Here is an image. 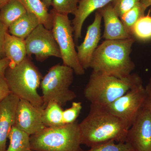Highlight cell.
<instances>
[{
  "label": "cell",
  "mask_w": 151,
  "mask_h": 151,
  "mask_svg": "<svg viewBox=\"0 0 151 151\" xmlns=\"http://www.w3.org/2000/svg\"><path fill=\"white\" fill-rule=\"evenodd\" d=\"M126 143L134 151H151V114L143 107L127 132Z\"/></svg>",
  "instance_id": "30bf717a"
},
{
  "label": "cell",
  "mask_w": 151,
  "mask_h": 151,
  "mask_svg": "<svg viewBox=\"0 0 151 151\" xmlns=\"http://www.w3.org/2000/svg\"><path fill=\"white\" fill-rule=\"evenodd\" d=\"M140 3L146 8L151 7V0H141Z\"/></svg>",
  "instance_id": "1f68e13d"
},
{
  "label": "cell",
  "mask_w": 151,
  "mask_h": 151,
  "mask_svg": "<svg viewBox=\"0 0 151 151\" xmlns=\"http://www.w3.org/2000/svg\"><path fill=\"white\" fill-rule=\"evenodd\" d=\"M97 11L104 21L103 37L105 40H119L134 37L124 27L111 3Z\"/></svg>",
  "instance_id": "5bb4252c"
},
{
  "label": "cell",
  "mask_w": 151,
  "mask_h": 151,
  "mask_svg": "<svg viewBox=\"0 0 151 151\" xmlns=\"http://www.w3.org/2000/svg\"><path fill=\"white\" fill-rule=\"evenodd\" d=\"M30 135L14 125L9 133V145L6 151H29L31 150Z\"/></svg>",
  "instance_id": "44dd1931"
},
{
  "label": "cell",
  "mask_w": 151,
  "mask_h": 151,
  "mask_svg": "<svg viewBox=\"0 0 151 151\" xmlns=\"http://www.w3.org/2000/svg\"><path fill=\"white\" fill-rule=\"evenodd\" d=\"M142 84V78L136 73L119 78L92 71L84 94L90 104L105 107L130 89Z\"/></svg>",
  "instance_id": "3957f363"
},
{
  "label": "cell",
  "mask_w": 151,
  "mask_h": 151,
  "mask_svg": "<svg viewBox=\"0 0 151 151\" xmlns=\"http://www.w3.org/2000/svg\"><path fill=\"white\" fill-rule=\"evenodd\" d=\"M45 107H37L26 100L20 99L16 114L14 126L31 136L45 127L42 121Z\"/></svg>",
  "instance_id": "8fae6325"
},
{
  "label": "cell",
  "mask_w": 151,
  "mask_h": 151,
  "mask_svg": "<svg viewBox=\"0 0 151 151\" xmlns=\"http://www.w3.org/2000/svg\"><path fill=\"white\" fill-rule=\"evenodd\" d=\"M40 24L35 15L27 12L9 27L8 32L12 35L25 40Z\"/></svg>",
  "instance_id": "e0dca14e"
},
{
  "label": "cell",
  "mask_w": 151,
  "mask_h": 151,
  "mask_svg": "<svg viewBox=\"0 0 151 151\" xmlns=\"http://www.w3.org/2000/svg\"><path fill=\"white\" fill-rule=\"evenodd\" d=\"M4 51L6 57L10 62V67L18 65L27 56L25 40L12 35L8 31L6 35Z\"/></svg>",
  "instance_id": "2e32d148"
},
{
  "label": "cell",
  "mask_w": 151,
  "mask_h": 151,
  "mask_svg": "<svg viewBox=\"0 0 151 151\" xmlns=\"http://www.w3.org/2000/svg\"><path fill=\"white\" fill-rule=\"evenodd\" d=\"M132 36L137 40L147 41L151 40V17L148 14L140 19L134 26Z\"/></svg>",
  "instance_id": "603a6c76"
},
{
  "label": "cell",
  "mask_w": 151,
  "mask_h": 151,
  "mask_svg": "<svg viewBox=\"0 0 151 151\" xmlns=\"http://www.w3.org/2000/svg\"><path fill=\"white\" fill-rule=\"evenodd\" d=\"M4 76L12 94L37 107L43 105L42 97L37 92L43 77L30 58L13 67L9 66Z\"/></svg>",
  "instance_id": "277c9868"
},
{
  "label": "cell",
  "mask_w": 151,
  "mask_h": 151,
  "mask_svg": "<svg viewBox=\"0 0 151 151\" xmlns=\"http://www.w3.org/2000/svg\"><path fill=\"white\" fill-rule=\"evenodd\" d=\"M81 151H134L133 148L127 143L116 142L109 141L90 147L87 150Z\"/></svg>",
  "instance_id": "d4e9b609"
},
{
  "label": "cell",
  "mask_w": 151,
  "mask_h": 151,
  "mask_svg": "<svg viewBox=\"0 0 151 151\" xmlns=\"http://www.w3.org/2000/svg\"><path fill=\"white\" fill-rule=\"evenodd\" d=\"M141 0H113L111 3L119 17L134 7Z\"/></svg>",
  "instance_id": "4316f807"
},
{
  "label": "cell",
  "mask_w": 151,
  "mask_h": 151,
  "mask_svg": "<svg viewBox=\"0 0 151 151\" xmlns=\"http://www.w3.org/2000/svg\"><path fill=\"white\" fill-rule=\"evenodd\" d=\"M79 127L81 145L90 148L111 141L125 143L129 129L124 122L105 107L92 104Z\"/></svg>",
  "instance_id": "6da1fadb"
},
{
  "label": "cell",
  "mask_w": 151,
  "mask_h": 151,
  "mask_svg": "<svg viewBox=\"0 0 151 151\" xmlns=\"http://www.w3.org/2000/svg\"><path fill=\"white\" fill-rule=\"evenodd\" d=\"M134 37L119 40H105L94 52L89 68L93 71L119 78L129 76L135 63L130 54Z\"/></svg>",
  "instance_id": "7a4b0ae2"
},
{
  "label": "cell",
  "mask_w": 151,
  "mask_h": 151,
  "mask_svg": "<svg viewBox=\"0 0 151 151\" xmlns=\"http://www.w3.org/2000/svg\"><path fill=\"white\" fill-rule=\"evenodd\" d=\"M147 9L140 2L120 18L124 27L132 36L134 26L140 19L145 16Z\"/></svg>",
  "instance_id": "7402d4cb"
},
{
  "label": "cell",
  "mask_w": 151,
  "mask_h": 151,
  "mask_svg": "<svg viewBox=\"0 0 151 151\" xmlns=\"http://www.w3.org/2000/svg\"><path fill=\"white\" fill-rule=\"evenodd\" d=\"M20 99L11 93L0 101V151H6L7 139L15 123L16 114Z\"/></svg>",
  "instance_id": "4fadbf2b"
},
{
  "label": "cell",
  "mask_w": 151,
  "mask_h": 151,
  "mask_svg": "<svg viewBox=\"0 0 151 151\" xmlns=\"http://www.w3.org/2000/svg\"><path fill=\"white\" fill-rule=\"evenodd\" d=\"M42 1L44 4L46 6L47 8L49 9V8L52 5V0H42Z\"/></svg>",
  "instance_id": "d6a6232c"
},
{
  "label": "cell",
  "mask_w": 151,
  "mask_h": 151,
  "mask_svg": "<svg viewBox=\"0 0 151 151\" xmlns=\"http://www.w3.org/2000/svg\"><path fill=\"white\" fill-rule=\"evenodd\" d=\"M10 60L7 58L0 60V74L4 75L6 69L9 67Z\"/></svg>",
  "instance_id": "4dcf8cb0"
},
{
  "label": "cell",
  "mask_w": 151,
  "mask_h": 151,
  "mask_svg": "<svg viewBox=\"0 0 151 151\" xmlns=\"http://www.w3.org/2000/svg\"><path fill=\"white\" fill-rule=\"evenodd\" d=\"M8 31V28L0 20V60L6 58L4 51V45L6 33Z\"/></svg>",
  "instance_id": "f1b7e54d"
},
{
  "label": "cell",
  "mask_w": 151,
  "mask_h": 151,
  "mask_svg": "<svg viewBox=\"0 0 151 151\" xmlns=\"http://www.w3.org/2000/svg\"><path fill=\"white\" fill-rule=\"evenodd\" d=\"M27 11L19 0H10L0 8V20L8 28Z\"/></svg>",
  "instance_id": "d6986e66"
},
{
  "label": "cell",
  "mask_w": 151,
  "mask_h": 151,
  "mask_svg": "<svg viewBox=\"0 0 151 151\" xmlns=\"http://www.w3.org/2000/svg\"><path fill=\"white\" fill-rule=\"evenodd\" d=\"M62 107L55 101H50L43 109L42 121L45 127H58L64 125Z\"/></svg>",
  "instance_id": "ffe728a7"
},
{
  "label": "cell",
  "mask_w": 151,
  "mask_h": 151,
  "mask_svg": "<svg viewBox=\"0 0 151 151\" xmlns=\"http://www.w3.org/2000/svg\"><path fill=\"white\" fill-rule=\"evenodd\" d=\"M29 151H33V150H29Z\"/></svg>",
  "instance_id": "e575fe53"
},
{
  "label": "cell",
  "mask_w": 151,
  "mask_h": 151,
  "mask_svg": "<svg viewBox=\"0 0 151 151\" xmlns=\"http://www.w3.org/2000/svg\"><path fill=\"white\" fill-rule=\"evenodd\" d=\"M27 56H35L36 59L43 62L50 57L61 58L59 47L51 30L40 24L25 40Z\"/></svg>",
  "instance_id": "9c48e42d"
},
{
  "label": "cell",
  "mask_w": 151,
  "mask_h": 151,
  "mask_svg": "<svg viewBox=\"0 0 151 151\" xmlns=\"http://www.w3.org/2000/svg\"><path fill=\"white\" fill-rule=\"evenodd\" d=\"M145 97V88L142 84L130 89L105 108L121 119L129 129L143 108Z\"/></svg>",
  "instance_id": "ba28073f"
},
{
  "label": "cell",
  "mask_w": 151,
  "mask_h": 151,
  "mask_svg": "<svg viewBox=\"0 0 151 151\" xmlns=\"http://www.w3.org/2000/svg\"><path fill=\"white\" fill-rule=\"evenodd\" d=\"M51 30L59 47L63 64L72 68L77 75H83L85 70L78 60L73 36V29L68 15L58 13L52 9Z\"/></svg>",
  "instance_id": "52a82bcc"
},
{
  "label": "cell",
  "mask_w": 151,
  "mask_h": 151,
  "mask_svg": "<svg viewBox=\"0 0 151 151\" xmlns=\"http://www.w3.org/2000/svg\"><path fill=\"white\" fill-rule=\"evenodd\" d=\"M10 0H0V8Z\"/></svg>",
  "instance_id": "836d02e7"
},
{
  "label": "cell",
  "mask_w": 151,
  "mask_h": 151,
  "mask_svg": "<svg viewBox=\"0 0 151 151\" xmlns=\"http://www.w3.org/2000/svg\"><path fill=\"white\" fill-rule=\"evenodd\" d=\"M24 7L27 12L35 15L40 23L47 29L52 30V17L51 13L45 5L42 0H19Z\"/></svg>",
  "instance_id": "ac0fdd59"
},
{
  "label": "cell",
  "mask_w": 151,
  "mask_h": 151,
  "mask_svg": "<svg viewBox=\"0 0 151 151\" xmlns=\"http://www.w3.org/2000/svg\"><path fill=\"white\" fill-rule=\"evenodd\" d=\"M12 93L4 75L0 74V101Z\"/></svg>",
  "instance_id": "83f0119b"
},
{
  "label": "cell",
  "mask_w": 151,
  "mask_h": 151,
  "mask_svg": "<svg viewBox=\"0 0 151 151\" xmlns=\"http://www.w3.org/2000/svg\"><path fill=\"white\" fill-rule=\"evenodd\" d=\"M31 150L36 151H81L79 123L45 127L30 136Z\"/></svg>",
  "instance_id": "5b68a950"
},
{
  "label": "cell",
  "mask_w": 151,
  "mask_h": 151,
  "mask_svg": "<svg viewBox=\"0 0 151 151\" xmlns=\"http://www.w3.org/2000/svg\"><path fill=\"white\" fill-rule=\"evenodd\" d=\"M113 0H80L72 21L73 36L76 43L81 37L82 27L86 18L94 11L104 7Z\"/></svg>",
  "instance_id": "9a60e30c"
},
{
  "label": "cell",
  "mask_w": 151,
  "mask_h": 151,
  "mask_svg": "<svg viewBox=\"0 0 151 151\" xmlns=\"http://www.w3.org/2000/svg\"><path fill=\"white\" fill-rule=\"evenodd\" d=\"M80 0H52V10L58 13L68 15L74 14Z\"/></svg>",
  "instance_id": "cb8c5ba5"
},
{
  "label": "cell",
  "mask_w": 151,
  "mask_h": 151,
  "mask_svg": "<svg viewBox=\"0 0 151 151\" xmlns=\"http://www.w3.org/2000/svg\"><path fill=\"white\" fill-rule=\"evenodd\" d=\"M82 108L81 102H73L70 108L63 110V117L64 124H71L77 121Z\"/></svg>",
  "instance_id": "484cf974"
},
{
  "label": "cell",
  "mask_w": 151,
  "mask_h": 151,
  "mask_svg": "<svg viewBox=\"0 0 151 151\" xmlns=\"http://www.w3.org/2000/svg\"><path fill=\"white\" fill-rule=\"evenodd\" d=\"M74 73L72 68L63 64H56L50 68L40 85L44 107L50 101L62 107L76 98L75 92L70 89Z\"/></svg>",
  "instance_id": "8992f818"
},
{
  "label": "cell",
  "mask_w": 151,
  "mask_h": 151,
  "mask_svg": "<svg viewBox=\"0 0 151 151\" xmlns=\"http://www.w3.org/2000/svg\"><path fill=\"white\" fill-rule=\"evenodd\" d=\"M145 88V97L143 107L145 108L151 114V77Z\"/></svg>",
  "instance_id": "f546056e"
},
{
  "label": "cell",
  "mask_w": 151,
  "mask_h": 151,
  "mask_svg": "<svg viewBox=\"0 0 151 151\" xmlns=\"http://www.w3.org/2000/svg\"><path fill=\"white\" fill-rule=\"evenodd\" d=\"M102 16L98 11L95 12L94 21L87 28L84 41L77 47V55L80 64L85 70L90 67L94 52L101 38Z\"/></svg>",
  "instance_id": "7c38bea8"
}]
</instances>
